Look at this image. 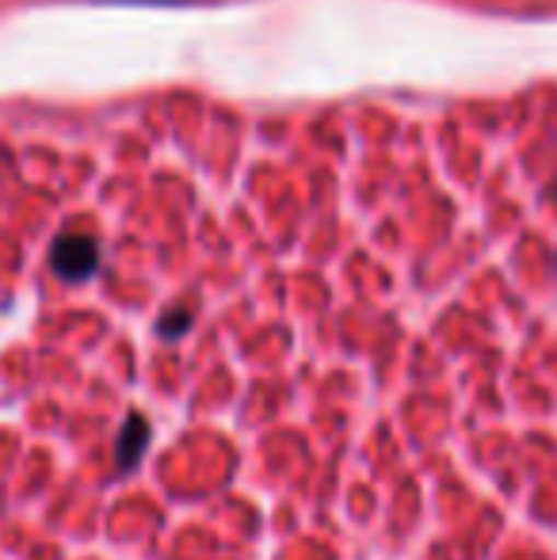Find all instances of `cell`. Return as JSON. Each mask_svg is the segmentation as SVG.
Segmentation results:
<instances>
[{
	"label": "cell",
	"mask_w": 557,
	"mask_h": 560,
	"mask_svg": "<svg viewBox=\"0 0 557 560\" xmlns=\"http://www.w3.org/2000/svg\"><path fill=\"white\" fill-rule=\"evenodd\" d=\"M50 267H54V275H58V279H66V282L92 279V275H96V267H100V244L92 241V236H84V233L58 236V241H54V248H50Z\"/></svg>",
	"instance_id": "cell-1"
},
{
	"label": "cell",
	"mask_w": 557,
	"mask_h": 560,
	"mask_svg": "<svg viewBox=\"0 0 557 560\" xmlns=\"http://www.w3.org/2000/svg\"><path fill=\"white\" fill-rule=\"evenodd\" d=\"M149 443H153V428H149V420L141 412H130L119 428V439H115V469L119 472L138 469Z\"/></svg>",
	"instance_id": "cell-2"
},
{
	"label": "cell",
	"mask_w": 557,
	"mask_h": 560,
	"mask_svg": "<svg viewBox=\"0 0 557 560\" xmlns=\"http://www.w3.org/2000/svg\"><path fill=\"white\" fill-rule=\"evenodd\" d=\"M187 328H192V310H172L169 317L156 325V332H161V339H169L172 343V339H179Z\"/></svg>",
	"instance_id": "cell-3"
}]
</instances>
